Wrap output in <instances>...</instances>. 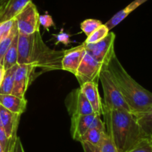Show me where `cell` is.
<instances>
[{
  "mask_svg": "<svg viewBox=\"0 0 152 152\" xmlns=\"http://www.w3.org/2000/svg\"><path fill=\"white\" fill-rule=\"evenodd\" d=\"M110 30L106 25L103 24L98 28L96 30H95L93 33L88 37H87L85 41L84 42V43H95L97 42L101 41L103 40L104 38L106 37L107 34H109Z\"/></svg>",
  "mask_w": 152,
  "mask_h": 152,
  "instance_id": "7402d4cb",
  "label": "cell"
},
{
  "mask_svg": "<svg viewBox=\"0 0 152 152\" xmlns=\"http://www.w3.org/2000/svg\"><path fill=\"white\" fill-rule=\"evenodd\" d=\"M40 25L47 31L49 30V28L51 26H55L53 19L48 14H43V15H40Z\"/></svg>",
  "mask_w": 152,
  "mask_h": 152,
  "instance_id": "f1b7e54d",
  "label": "cell"
},
{
  "mask_svg": "<svg viewBox=\"0 0 152 152\" xmlns=\"http://www.w3.org/2000/svg\"><path fill=\"white\" fill-rule=\"evenodd\" d=\"M102 115L107 134L119 152L128 151L148 138L132 113L103 106Z\"/></svg>",
  "mask_w": 152,
  "mask_h": 152,
  "instance_id": "6da1fadb",
  "label": "cell"
},
{
  "mask_svg": "<svg viewBox=\"0 0 152 152\" xmlns=\"http://www.w3.org/2000/svg\"><path fill=\"white\" fill-rule=\"evenodd\" d=\"M148 1V0H134L131 2V4L128 5V6L125 7V8H123L122 10L119 11V12L116 13L113 17H111L106 23L107 27L109 28V30H111L112 28H113L114 27H116L117 25H119L122 20H125L131 12L134 11L135 9H137L139 6H140L141 5H142L143 3Z\"/></svg>",
  "mask_w": 152,
  "mask_h": 152,
  "instance_id": "2e32d148",
  "label": "cell"
},
{
  "mask_svg": "<svg viewBox=\"0 0 152 152\" xmlns=\"http://www.w3.org/2000/svg\"><path fill=\"white\" fill-rule=\"evenodd\" d=\"M18 34V28H17V22H16L15 20V23H14V26H13L12 29L10 31V33L8 34V36L5 37L3 40L0 42V64H2L3 58L5 57V54L8 52V49H9L10 46L12 44L13 41H14V38L16 37V36Z\"/></svg>",
  "mask_w": 152,
  "mask_h": 152,
  "instance_id": "44dd1931",
  "label": "cell"
},
{
  "mask_svg": "<svg viewBox=\"0 0 152 152\" xmlns=\"http://www.w3.org/2000/svg\"><path fill=\"white\" fill-rule=\"evenodd\" d=\"M107 66L95 59L88 52H86L75 75L80 86L87 82L99 84L101 72L107 69Z\"/></svg>",
  "mask_w": 152,
  "mask_h": 152,
  "instance_id": "8992f818",
  "label": "cell"
},
{
  "mask_svg": "<svg viewBox=\"0 0 152 152\" xmlns=\"http://www.w3.org/2000/svg\"><path fill=\"white\" fill-rule=\"evenodd\" d=\"M65 50H55L43 41L40 31L20 35L18 39V64H31L43 72L62 70Z\"/></svg>",
  "mask_w": 152,
  "mask_h": 152,
  "instance_id": "7a4b0ae2",
  "label": "cell"
},
{
  "mask_svg": "<svg viewBox=\"0 0 152 152\" xmlns=\"http://www.w3.org/2000/svg\"><path fill=\"white\" fill-rule=\"evenodd\" d=\"M102 25H103V23L100 20H95V19H87L81 23V29L87 35V37H88Z\"/></svg>",
  "mask_w": 152,
  "mask_h": 152,
  "instance_id": "603a6c76",
  "label": "cell"
},
{
  "mask_svg": "<svg viewBox=\"0 0 152 152\" xmlns=\"http://www.w3.org/2000/svg\"><path fill=\"white\" fill-rule=\"evenodd\" d=\"M151 139V142H152V137H151V138H150Z\"/></svg>",
  "mask_w": 152,
  "mask_h": 152,
  "instance_id": "e575fe53",
  "label": "cell"
},
{
  "mask_svg": "<svg viewBox=\"0 0 152 152\" xmlns=\"http://www.w3.org/2000/svg\"><path fill=\"white\" fill-rule=\"evenodd\" d=\"M10 1L11 0H0V16L2 15L5 8H7Z\"/></svg>",
  "mask_w": 152,
  "mask_h": 152,
  "instance_id": "1f68e13d",
  "label": "cell"
},
{
  "mask_svg": "<svg viewBox=\"0 0 152 152\" xmlns=\"http://www.w3.org/2000/svg\"><path fill=\"white\" fill-rule=\"evenodd\" d=\"M11 152H25L24 148H23V143H22L21 140H20V138L19 137L17 138L15 145H14V148H13Z\"/></svg>",
  "mask_w": 152,
  "mask_h": 152,
  "instance_id": "4dcf8cb0",
  "label": "cell"
},
{
  "mask_svg": "<svg viewBox=\"0 0 152 152\" xmlns=\"http://www.w3.org/2000/svg\"><path fill=\"white\" fill-rule=\"evenodd\" d=\"M17 67H18V64L5 70L3 81L0 86V95H8L12 93Z\"/></svg>",
  "mask_w": 152,
  "mask_h": 152,
  "instance_id": "ac0fdd59",
  "label": "cell"
},
{
  "mask_svg": "<svg viewBox=\"0 0 152 152\" xmlns=\"http://www.w3.org/2000/svg\"><path fill=\"white\" fill-rule=\"evenodd\" d=\"M15 142L16 141H13L7 137L5 131L0 127V144L2 145L5 152H11L15 145Z\"/></svg>",
  "mask_w": 152,
  "mask_h": 152,
  "instance_id": "d4e9b609",
  "label": "cell"
},
{
  "mask_svg": "<svg viewBox=\"0 0 152 152\" xmlns=\"http://www.w3.org/2000/svg\"><path fill=\"white\" fill-rule=\"evenodd\" d=\"M116 35L113 32H109L107 36L101 41L95 43H84L87 52L100 63L107 66L110 60L115 54L114 42Z\"/></svg>",
  "mask_w": 152,
  "mask_h": 152,
  "instance_id": "52a82bcc",
  "label": "cell"
},
{
  "mask_svg": "<svg viewBox=\"0 0 152 152\" xmlns=\"http://www.w3.org/2000/svg\"><path fill=\"white\" fill-rule=\"evenodd\" d=\"M54 37L56 38V43L55 45L58 44V43H61L63 44H64L65 46H68L70 43H71V40H70V35L69 34L66 33L64 31L61 30V32L57 34H54Z\"/></svg>",
  "mask_w": 152,
  "mask_h": 152,
  "instance_id": "83f0119b",
  "label": "cell"
},
{
  "mask_svg": "<svg viewBox=\"0 0 152 152\" xmlns=\"http://www.w3.org/2000/svg\"><path fill=\"white\" fill-rule=\"evenodd\" d=\"M36 69L31 64H18L11 94L19 97H25L28 87L34 78Z\"/></svg>",
  "mask_w": 152,
  "mask_h": 152,
  "instance_id": "ba28073f",
  "label": "cell"
},
{
  "mask_svg": "<svg viewBox=\"0 0 152 152\" xmlns=\"http://www.w3.org/2000/svg\"><path fill=\"white\" fill-rule=\"evenodd\" d=\"M15 23V18L0 23V42L8 35Z\"/></svg>",
  "mask_w": 152,
  "mask_h": 152,
  "instance_id": "4316f807",
  "label": "cell"
},
{
  "mask_svg": "<svg viewBox=\"0 0 152 152\" xmlns=\"http://www.w3.org/2000/svg\"><path fill=\"white\" fill-rule=\"evenodd\" d=\"M107 69L134 116L151 107L152 93L142 87L127 72L116 53L110 60Z\"/></svg>",
  "mask_w": 152,
  "mask_h": 152,
  "instance_id": "3957f363",
  "label": "cell"
},
{
  "mask_svg": "<svg viewBox=\"0 0 152 152\" xmlns=\"http://www.w3.org/2000/svg\"><path fill=\"white\" fill-rule=\"evenodd\" d=\"M0 105L14 113L22 115L26 111L27 100L12 94L0 95Z\"/></svg>",
  "mask_w": 152,
  "mask_h": 152,
  "instance_id": "9a60e30c",
  "label": "cell"
},
{
  "mask_svg": "<svg viewBox=\"0 0 152 152\" xmlns=\"http://www.w3.org/2000/svg\"><path fill=\"white\" fill-rule=\"evenodd\" d=\"M15 20L20 35L27 36L40 31V14L32 1L16 16Z\"/></svg>",
  "mask_w": 152,
  "mask_h": 152,
  "instance_id": "5b68a950",
  "label": "cell"
},
{
  "mask_svg": "<svg viewBox=\"0 0 152 152\" xmlns=\"http://www.w3.org/2000/svg\"><path fill=\"white\" fill-rule=\"evenodd\" d=\"M86 52L87 51L84 43L78 46L65 50L62 59V70L75 75Z\"/></svg>",
  "mask_w": 152,
  "mask_h": 152,
  "instance_id": "30bf717a",
  "label": "cell"
},
{
  "mask_svg": "<svg viewBox=\"0 0 152 152\" xmlns=\"http://www.w3.org/2000/svg\"><path fill=\"white\" fill-rule=\"evenodd\" d=\"M99 81H101L103 89L104 107L107 109L122 110L131 113L128 103L113 81L110 72L107 69L102 71Z\"/></svg>",
  "mask_w": 152,
  "mask_h": 152,
  "instance_id": "277c9868",
  "label": "cell"
},
{
  "mask_svg": "<svg viewBox=\"0 0 152 152\" xmlns=\"http://www.w3.org/2000/svg\"><path fill=\"white\" fill-rule=\"evenodd\" d=\"M20 114L14 113L0 105V127L2 128L7 137L13 141H16L17 129L20 123Z\"/></svg>",
  "mask_w": 152,
  "mask_h": 152,
  "instance_id": "8fae6325",
  "label": "cell"
},
{
  "mask_svg": "<svg viewBox=\"0 0 152 152\" xmlns=\"http://www.w3.org/2000/svg\"><path fill=\"white\" fill-rule=\"evenodd\" d=\"M106 131L90 128L79 140L84 152H96L106 136Z\"/></svg>",
  "mask_w": 152,
  "mask_h": 152,
  "instance_id": "5bb4252c",
  "label": "cell"
},
{
  "mask_svg": "<svg viewBox=\"0 0 152 152\" xmlns=\"http://www.w3.org/2000/svg\"><path fill=\"white\" fill-rule=\"evenodd\" d=\"M96 114L73 115L71 116L70 133L73 140L79 141L80 139L91 128Z\"/></svg>",
  "mask_w": 152,
  "mask_h": 152,
  "instance_id": "7c38bea8",
  "label": "cell"
},
{
  "mask_svg": "<svg viewBox=\"0 0 152 152\" xmlns=\"http://www.w3.org/2000/svg\"><path fill=\"white\" fill-rule=\"evenodd\" d=\"M18 39L19 34L14 38L12 44L10 46L8 52H6L5 57H4L2 65H3L5 70L18 64H17V60H18Z\"/></svg>",
  "mask_w": 152,
  "mask_h": 152,
  "instance_id": "d6986e66",
  "label": "cell"
},
{
  "mask_svg": "<svg viewBox=\"0 0 152 152\" xmlns=\"http://www.w3.org/2000/svg\"><path fill=\"white\" fill-rule=\"evenodd\" d=\"M91 128H95V129L99 130L102 131H106V127L104 121L101 119V116L96 115L93 120V124H92Z\"/></svg>",
  "mask_w": 152,
  "mask_h": 152,
  "instance_id": "f546056e",
  "label": "cell"
},
{
  "mask_svg": "<svg viewBox=\"0 0 152 152\" xmlns=\"http://www.w3.org/2000/svg\"><path fill=\"white\" fill-rule=\"evenodd\" d=\"M137 122L148 138L152 137V107L145 112L136 115Z\"/></svg>",
  "mask_w": 152,
  "mask_h": 152,
  "instance_id": "ffe728a7",
  "label": "cell"
},
{
  "mask_svg": "<svg viewBox=\"0 0 152 152\" xmlns=\"http://www.w3.org/2000/svg\"><path fill=\"white\" fill-rule=\"evenodd\" d=\"M127 152H152V142L151 139L147 138L142 140L135 147Z\"/></svg>",
  "mask_w": 152,
  "mask_h": 152,
  "instance_id": "484cf974",
  "label": "cell"
},
{
  "mask_svg": "<svg viewBox=\"0 0 152 152\" xmlns=\"http://www.w3.org/2000/svg\"><path fill=\"white\" fill-rule=\"evenodd\" d=\"M32 0H11L5 11L0 16V23L15 18L23 8Z\"/></svg>",
  "mask_w": 152,
  "mask_h": 152,
  "instance_id": "e0dca14e",
  "label": "cell"
},
{
  "mask_svg": "<svg viewBox=\"0 0 152 152\" xmlns=\"http://www.w3.org/2000/svg\"><path fill=\"white\" fill-rule=\"evenodd\" d=\"M0 152H5V151H4L3 148H2V145L0 144Z\"/></svg>",
  "mask_w": 152,
  "mask_h": 152,
  "instance_id": "836d02e7",
  "label": "cell"
},
{
  "mask_svg": "<svg viewBox=\"0 0 152 152\" xmlns=\"http://www.w3.org/2000/svg\"><path fill=\"white\" fill-rule=\"evenodd\" d=\"M5 74V68H4L2 64H0V86H1V84H2V81H3Z\"/></svg>",
  "mask_w": 152,
  "mask_h": 152,
  "instance_id": "d6a6232c",
  "label": "cell"
},
{
  "mask_svg": "<svg viewBox=\"0 0 152 152\" xmlns=\"http://www.w3.org/2000/svg\"><path fill=\"white\" fill-rule=\"evenodd\" d=\"M80 89L90 102L95 114L102 116L103 113V104L98 89V84L87 82L80 86Z\"/></svg>",
  "mask_w": 152,
  "mask_h": 152,
  "instance_id": "4fadbf2b",
  "label": "cell"
},
{
  "mask_svg": "<svg viewBox=\"0 0 152 152\" xmlns=\"http://www.w3.org/2000/svg\"><path fill=\"white\" fill-rule=\"evenodd\" d=\"M96 152H119L108 134H107Z\"/></svg>",
  "mask_w": 152,
  "mask_h": 152,
  "instance_id": "cb8c5ba5",
  "label": "cell"
},
{
  "mask_svg": "<svg viewBox=\"0 0 152 152\" xmlns=\"http://www.w3.org/2000/svg\"><path fill=\"white\" fill-rule=\"evenodd\" d=\"M65 104L67 110L71 116L95 113L90 102L80 88L74 90L68 95Z\"/></svg>",
  "mask_w": 152,
  "mask_h": 152,
  "instance_id": "9c48e42d",
  "label": "cell"
}]
</instances>
